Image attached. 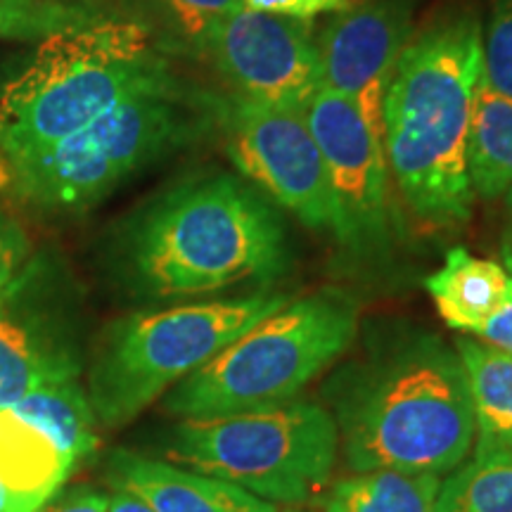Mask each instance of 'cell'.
Returning a JSON list of instances; mask_svg holds the SVG:
<instances>
[{
	"label": "cell",
	"mask_w": 512,
	"mask_h": 512,
	"mask_svg": "<svg viewBox=\"0 0 512 512\" xmlns=\"http://www.w3.org/2000/svg\"><path fill=\"white\" fill-rule=\"evenodd\" d=\"M472 337H477L479 342L489 344V347L505 351V354H512V292L510 297L505 299L501 309L486 320L482 328H479Z\"/></svg>",
	"instance_id": "cell-27"
},
{
	"label": "cell",
	"mask_w": 512,
	"mask_h": 512,
	"mask_svg": "<svg viewBox=\"0 0 512 512\" xmlns=\"http://www.w3.org/2000/svg\"><path fill=\"white\" fill-rule=\"evenodd\" d=\"M337 456L332 413L302 399L181 420L166 439L169 463L223 479L273 505L316 498L328 486Z\"/></svg>",
	"instance_id": "cell-8"
},
{
	"label": "cell",
	"mask_w": 512,
	"mask_h": 512,
	"mask_svg": "<svg viewBox=\"0 0 512 512\" xmlns=\"http://www.w3.org/2000/svg\"><path fill=\"white\" fill-rule=\"evenodd\" d=\"M290 302V294L259 290L233 299L140 311L117 320L102 337L88 370L95 420L119 430L174 384L221 354L242 332Z\"/></svg>",
	"instance_id": "cell-7"
},
{
	"label": "cell",
	"mask_w": 512,
	"mask_h": 512,
	"mask_svg": "<svg viewBox=\"0 0 512 512\" xmlns=\"http://www.w3.org/2000/svg\"><path fill=\"white\" fill-rule=\"evenodd\" d=\"M482 29L472 12H453L413 31L384 93L389 174L415 219L437 230L463 226L475 204L467 136Z\"/></svg>",
	"instance_id": "cell-3"
},
{
	"label": "cell",
	"mask_w": 512,
	"mask_h": 512,
	"mask_svg": "<svg viewBox=\"0 0 512 512\" xmlns=\"http://www.w3.org/2000/svg\"><path fill=\"white\" fill-rule=\"evenodd\" d=\"M482 76L494 91L512 98V0H496L482 29Z\"/></svg>",
	"instance_id": "cell-22"
},
{
	"label": "cell",
	"mask_w": 512,
	"mask_h": 512,
	"mask_svg": "<svg viewBox=\"0 0 512 512\" xmlns=\"http://www.w3.org/2000/svg\"><path fill=\"white\" fill-rule=\"evenodd\" d=\"M110 512H152L140 498L126 494V491H114L110 496Z\"/></svg>",
	"instance_id": "cell-28"
},
{
	"label": "cell",
	"mask_w": 512,
	"mask_h": 512,
	"mask_svg": "<svg viewBox=\"0 0 512 512\" xmlns=\"http://www.w3.org/2000/svg\"><path fill=\"white\" fill-rule=\"evenodd\" d=\"M425 290L448 328L472 337L510 297L512 278L498 261L456 247L437 273L427 275Z\"/></svg>",
	"instance_id": "cell-16"
},
{
	"label": "cell",
	"mask_w": 512,
	"mask_h": 512,
	"mask_svg": "<svg viewBox=\"0 0 512 512\" xmlns=\"http://www.w3.org/2000/svg\"><path fill=\"white\" fill-rule=\"evenodd\" d=\"M467 174L475 197L498 200L512 188V98L479 76L467 136Z\"/></svg>",
	"instance_id": "cell-18"
},
{
	"label": "cell",
	"mask_w": 512,
	"mask_h": 512,
	"mask_svg": "<svg viewBox=\"0 0 512 512\" xmlns=\"http://www.w3.org/2000/svg\"><path fill=\"white\" fill-rule=\"evenodd\" d=\"M0 512H8V503H5V494H3V489H0Z\"/></svg>",
	"instance_id": "cell-31"
},
{
	"label": "cell",
	"mask_w": 512,
	"mask_h": 512,
	"mask_svg": "<svg viewBox=\"0 0 512 512\" xmlns=\"http://www.w3.org/2000/svg\"><path fill=\"white\" fill-rule=\"evenodd\" d=\"M503 264H505V271H508L512 278V235L503 242Z\"/></svg>",
	"instance_id": "cell-29"
},
{
	"label": "cell",
	"mask_w": 512,
	"mask_h": 512,
	"mask_svg": "<svg viewBox=\"0 0 512 512\" xmlns=\"http://www.w3.org/2000/svg\"><path fill=\"white\" fill-rule=\"evenodd\" d=\"M38 512H110V496L81 484L57 491Z\"/></svg>",
	"instance_id": "cell-26"
},
{
	"label": "cell",
	"mask_w": 512,
	"mask_h": 512,
	"mask_svg": "<svg viewBox=\"0 0 512 512\" xmlns=\"http://www.w3.org/2000/svg\"><path fill=\"white\" fill-rule=\"evenodd\" d=\"M285 512H309V510H299V508H290V510H285Z\"/></svg>",
	"instance_id": "cell-32"
},
{
	"label": "cell",
	"mask_w": 512,
	"mask_h": 512,
	"mask_svg": "<svg viewBox=\"0 0 512 512\" xmlns=\"http://www.w3.org/2000/svg\"><path fill=\"white\" fill-rule=\"evenodd\" d=\"M313 19L242 8L204 36L200 50L233 98L306 110L323 88Z\"/></svg>",
	"instance_id": "cell-12"
},
{
	"label": "cell",
	"mask_w": 512,
	"mask_h": 512,
	"mask_svg": "<svg viewBox=\"0 0 512 512\" xmlns=\"http://www.w3.org/2000/svg\"><path fill=\"white\" fill-rule=\"evenodd\" d=\"M505 207H508V214H510V219H512V188L505 192Z\"/></svg>",
	"instance_id": "cell-30"
},
{
	"label": "cell",
	"mask_w": 512,
	"mask_h": 512,
	"mask_svg": "<svg viewBox=\"0 0 512 512\" xmlns=\"http://www.w3.org/2000/svg\"><path fill=\"white\" fill-rule=\"evenodd\" d=\"M216 114L226 128L228 155L240 176L302 226L335 233L328 169L306 110L230 98L216 102Z\"/></svg>",
	"instance_id": "cell-9"
},
{
	"label": "cell",
	"mask_w": 512,
	"mask_h": 512,
	"mask_svg": "<svg viewBox=\"0 0 512 512\" xmlns=\"http://www.w3.org/2000/svg\"><path fill=\"white\" fill-rule=\"evenodd\" d=\"M351 0H245V8L271 12V15L316 19L318 15H332L344 10Z\"/></svg>",
	"instance_id": "cell-25"
},
{
	"label": "cell",
	"mask_w": 512,
	"mask_h": 512,
	"mask_svg": "<svg viewBox=\"0 0 512 512\" xmlns=\"http://www.w3.org/2000/svg\"><path fill=\"white\" fill-rule=\"evenodd\" d=\"M171 79L147 24L95 12L38 43L36 55L0 91V157L60 143L140 88Z\"/></svg>",
	"instance_id": "cell-4"
},
{
	"label": "cell",
	"mask_w": 512,
	"mask_h": 512,
	"mask_svg": "<svg viewBox=\"0 0 512 512\" xmlns=\"http://www.w3.org/2000/svg\"><path fill=\"white\" fill-rule=\"evenodd\" d=\"M439 512H512V456L472 458L441 477Z\"/></svg>",
	"instance_id": "cell-20"
},
{
	"label": "cell",
	"mask_w": 512,
	"mask_h": 512,
	"mask_svg": "<svg viewBox=\"0 0 512 512\" xmlns=\"http://www.w3.org/2000/svg\"><path fill=\"white\" fill-rule=\"evenodd\" d=\"M107 479L117 491L140 498L152 512H278V505L240 486L124 448L110 456Z\"/></svg>",
	"instance_id": "cell-15"
},
{
	"label": "cell",
	"mask_w": 512,
	"mask_h": 512,
	"mask_svg": "<svg viewBox=\"0 0 512 512\" xmlns=\"http://www.w3.org/2000/svg\"><path fill=\"white\" fill-rule=\"evenodd\" d=\"M339 453L351 472L444 477L475 446L467 373L456 347L403 330L332 377Z\"/></svg>",
	"instance_id": "cell-1"
},
{
	"label": "cell",
	"mask_w": 512,
	"mask_h": 512,
	"mask_svg": "<svg viewBox=\"0 0 512 512\" xmlns=\"http://www.w3.org/2000/svg\"><path fill=\"white\" fill-rule=\"evenodd\" d=\"M361 309L337 287L290 299L162 396L169 415L216 418L294 401L347 354Z\"/></svg>",
	"instance_id": "cell-6"
},
{
	"label": "cell",
	"mask_w": 512,
	"mask_h": 512,
	"mask_svg": "<svg viewBox=\"0 0 512 512\" xmlns=\"http://www.w3.org/2000/svg\"><path fill=\"white\" fill-rule=\"evenodd\" d=\"M98 420L79 380L0 408V489L8 512H38L98 448Z\"/></svg>",
	"instance_id": "cell-10"
},
{
	"label": "cell",
	"mask_w": 512,
	"mask_h": 512,
	"mask_svg": "<svg viewBox=\"0 0 512 512\" xmlns=\"http://www.w3.org/2000/svg\"><path fill=\"white\" fill-rule=\"evenodd\" d=\"M95 8L69 0H0V38L38 41L86 22Z\"/></svg>",
	"instance_id": "cell-21"
},
{
	"label": "cell",
	"mask_w": 512,
	"mask_h": 512,
	"mask_svg": "<svg viewBox=\"0 0 512 512\" xmlns=\"http://www.w3.org/2000/svg\"><path fill=\"white\" fill-rule=\"evenodd\" d=\"M124 283L140 297L181 299L290 271L283 214L242 176L216 171L176 183L126 223L117 242Z\"/></svg>",
	"instance_id": "cell-2"
},
{
	"label": "cell",
	"mask_w": 512,
	"mask_h": 512,
	"mask_svg": "<svg viewBox=\"0 0 512 512\" xmlns=\"http://www.w3.org/2000/svg\"><path fill=\"white\" fill-rule=\"evenodd\" d=\"M413 36L408 0H363L332 12L316 36L325 91L351 100L384 150L382 107L389 79Z\"/></svg>",
	"instance_id": "cell-14"
},
{
	"label": "cell",
	"mask_w": 512,
	"mask_h": 512,
	"mask_svg": "<svg viewBox=\"0 0 512 512\" xmlns=\"http://www.w3.org/2000/svg\"><path fill=\"white\" fill-rule=\"evenodd\" d=\"M306 119L328 169L335 202L332 238L354 259H384L392 252L399 221L382 145L354 102L325 88L306 107Z\"/></svg>",
	"instance_id": "cell-11"
},
{
	"label": "cell",
	"mask_w": 512,
	"mask_h": 512,
	"mask_svg": "<svg viewBox=\"0 0 512 512\" xmlns=\"http://www.w3.org/2000/svg\"><path fill=\"white\" fill-rule=\"evenodd\" d=\"M79 373L72 316L46 266L29 264L0 297V408Z\"/></svg>",
	"instance_id": "cell-13"
},
{
	"label": "cell",
	"mask_w": 512,
	"mask_h": 512,
	"mask_svg": "<svg viewBox=\"0 0 512 512\" xmlns=\"http://www.w3.org/2000/svg\"><path fill=\"white\" fill-rule=\"evenodd\" d=\"M439 475L373 470L339 479L323 498V512H439Z\"/></svg>",
	"instance_id": "cell-19"
},
{
	"label": "cell",
	"mask_w": 512,
	"mask_h": 512,
	"mask_svg": "<svg viewBox=\"0 0 512 512\" xmlns=\"http://www.w3.org/2000/svg\"><path fill=\"white\" fill-rule=\"evenodd\" d=\"M214 105H200L171 76L140 88L60 143L27 157L3 159L5 185L43 214H79L138 174L190 143Z\"/></svg>",
	"instance_id": "cell-5"
},
{
	"label": "cell",
	"mask_w": 512,
	"mask_h": 512,
	"mask_svg": "<svg viewBox=\"0 0 512 512\" xmlns=\"http://www.w3.org/2000/svg\"><path fill=\"white\" fill-rule=\"evenodd\" d=\"M178 27L197 48L221 19L245 8V0H164Z\"/></svg>",
	"instance_id": "cell-23"
},
{
	"label": "cell",
	"mask_w": 512,
	"mask_h": 512,
	"mask_svg": "<svg viewBox=\"0 0 512 512\" xmlns=\"http://www.w3.org/2000/svg\"><path fill=\"white\" fill-rule=\"evenodd\" d=\"M463 361L475 413V458L512 456V354L477 337L460 335L453 344Z\"/></svg>",
	"instance_id": "cell-17"
},
{
	"label": "cell",
	"mask_w": 512,
	"mask_h": 512,
	"mask_svg": "<svg viewBox=\"0 0 512 512\" xmlns=\"http://www.w3.org/2000/svg\"><path fill=\"white\" fill-rule=\"evenodd\" d=\"M31 242L17 219L0 207V297L29 266Z\"/></svg>",
	"instance_id": "cell-24"
}]
</instances>
